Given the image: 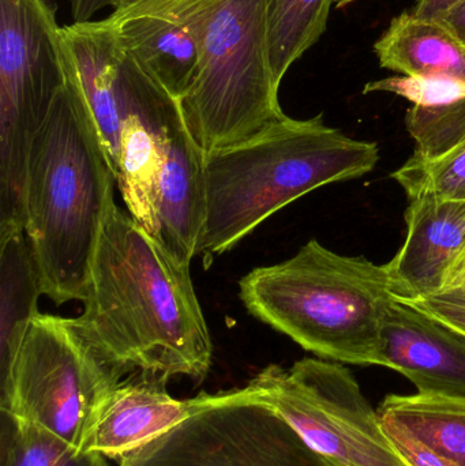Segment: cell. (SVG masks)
<instances>
[{
	"label": "cell",
	"mask_w": 465,
	"mask_h": 466,
	"mask_svg": "<svg viewBox=\"0 0 465 466\" xmlns=\"http://www.w3.org/2000/svg\"><path fill=\"white\" fill-rule=\"evenodd\" d=\"M79 333L120 375H182L201 382L213 344L182 265L127 209L112 202L90 265Z\"/></svg>",
	"instance_id": "1"
},
{
	"label": "cell",
	"mask_w": 465,
	"mask_h": 466,
	"mask_svg": "<svg viewBox=\"0 0 465 466\" xmlns=\"http://www.w3.org/2000/svg\"><path fill=\"white\" fill-rule=\"evenodd\" d=\"M30 147L24 229L43 295L84 300L90 265L116 186L86 98L68 63Z\"/></svg>",
	"instance_id": "2"
},
{
	"label": "cell",
	"mask_w": 465,
	"mask_h": 466,
	"mask_svg": "<svg viewBox=\"0 0 465 466\" xmlns=\"http://www.w3.org/2000/svg\"><path fill=\"white\" fill-rule=\"evenodd\" d=\"M374 142L313 119L281 117L254 136L205 156V212L197 255L231 251L270 216L330 183L376 168Z\"/></svg>",
	"instance_id": "3"
},
{
	"label": "cell",
	"mask_w": 465,
	"mask_h": 466,
	"mask_svg": "<svg viewBox=\"0 0 465 466\" xmlns=\"http://www.w3.org/2000/svg\"><path fill=\"white\" fill-rule=\"evenodd\" d=\"M248 311L319 359L382 367V326L395 295L387 266L308 241L239 282Z\"/></svg>",
	"instance_id": "4"
},
{
	"label": "cell",
	"mask_w": 465,
	"mask_h": 466,
	"mask_svg": "<svg viewBox=\"0 0 465 466\" xmlns=\"http://www.w3.org/2000/svg\"><path fill=\"white\" fill-rule=\"evenodd\" d=\"M268 40V0H223L210 19L198 70L179 98L186 127L205 156L286 116Z\"/></svg>",
	"instance_id": "5"
},
{
	"label": "cell",
	"mask_w": 465,
	"mask_h": 466,
	"mask_svg": "<svg viewBox=\"0 0 465 466\" xmlns=\"http://www.w3.org/2000/svg\"><path fill=\"white\" fill-rule=\"evenodd\" d=\"M60 29L48 0H0V231L24 229L30 147L66 82Z\"/></svg>",
	"instance_id": "6"
},
{
	"label": "cell",
	"mask_w": 465,
	"mask_h": 466,
	"mask_svg": "<svg viewBox=\"0 0 465 466\" xmlns=\"http://www.w3.org/2000/svg\"><path fill=\"white\" fill-rule=\"evenodd\" d=\"M120 380L74 319L38 312L2 375L3 413L82 451L98 408Z\"/></svg>",
	"instance_id": "7"
},
{
	"label": "cell",
	"mask_w": 465,
	"mask_h": 466,
	"mask_svg": "<svg viewBox=\"0 0 465 466\" xmlns=\"http://www.w3.org/2000/svg\"><path fill=\"white\" fill-rule=\"evenodd\" d=\"M328 466H404L354 374L325 359L270 364L248 382Z\"/></svg>",
	"instance_id": "8"
},
{
	"label": "cell",
	"mask_w": 465,
	"mask_h": 466,
	"mask_svg": "<svg viewBox=\"0 0 465 466\" xmlns=\"http://www.w3.org/2000/svg\"><path fill=\"white\" fill-rule=\"evenodd\" d=\"M119 466L328 465L248 385L229 401L126 454Z\"/></svg>",
	"instance_id": "9"
},
{
	"label": "cell",
	"mask_w": 465,
	"mask_h": 466,
	"mask_svg": "<svg viewBox=\"0 0 465 466\" xmlns=\"http://www.w3.org/2000/svg\"><path fill=\"white\" fill-rule=\"evenodd\" d=\"M223 0H116L108 16L120 48L179 100L198 70L205 35Z\"/></svg>",
	"instance_id": "10"
},
{
	"label": "cell",
	"mask_w": 465,
	"mask_h": 466,
	"mask_svg": "<svg viewBox=\"0 0 465 466\" xmlns=\"http://www.w3.org/2000/svg\"><path fill=\"white\" fill-rule=\"evenodd\" d=\"M122 81L123 122L115 180L127 212L155 236L158 175L169 123L180 111L179 100L123 49Z\"/></svg>",
	"instance_id": "11"
},
{
	"label": "cell",
	"mask_w": 465,
	"mask_h": 466,
	"mask_svg": "<svg viewBox=\"0 0 465 466\" xmlns=\"http://www.w3.org/2000/svg\"><path fill=\"white\" fill-rule=\"evenodd\" d=\"M166 378L145 372H134L133 377L120 380L98 408L81 451L122 459L235 396V390H229L177 400L166 390Z\"/></svg>",
	"instance_id": "12"
},
{
	"label": "cell",
	"mask_w": 465,
	"mask_h": 466,
	"mask_svg": "<svg viewBox=\"0 0 465 466\" xmlns=\"http://www.w3.org/2000/svg\"><path fill=\"white\" fill-rule=\"evenodd\" d=\"M403 247L387 263L398 300L412 301L439 290L465 255V201L422 196L409 199Z\"/></svg>",
	"instance_id": "13"
},
{
	"label": "cell",
	"mask_w": 465,
	"mask_h": 466,
	"mask_svg": "<svg viewBox=\"0 0 465 466\" xmlns=\"http://www.w3.org/2000/svg\"><path fill=\"white\" fill-rule=\"evenodd\" d=\"M381 356L418 393L465 397V336L398 299L382 326Z\"/></svg>",
	"instance_id": "14"
},
{
	"label": "cell",
	"mask_w": 465,
	"mask_h": 466,
	"mask_svg": "<svg viewBox=\"0 0 465 466\" xmlns=\"http://www.w3.org/2000/svg\"><path fill=\"white\" fill-rule=\"evenodd\" d=\"M205 155L186 127L182 111L169 123L156 191L155 238L182 265L197 255L205 212Z\"/></svg>",
	"instance_id": "15"
},
{
	"label": "cell",
	"mask_w": 465,
	"mask_h": 466,
	"mask_svg": "<svg viewBox=\"0 0 465 466\" xmlns=\"http://www.w3.org/2000/svg\"><path fill=\"white\" fill-rule=\"evenodd\" d=\"M379 66L407 76L465 82V46L440 21L403 13L374 44Z\"/></svg>",
	"instance_id": "16"
},
{
	"label": "cell",
	"mask_w": 465,
	"mask_h": 466,
	"mask_svg": "<svg viewBox=\"0 0 465 466\" xmlns=\"http://www.w3.org/2000/svg\"><path fill=\"white\" fill-rule=\"evenodd\" d=\"M43 295L25 229L0 231V367L10 366Z\"/></svg>",
	"instance_id": "17"
},
{
	"label": "cell",
	"mask_w": 465,
	"mask_h": 466,
	"mask_svg": "<svg viewBox=\"0 0 465 466\" xmlns=\"http://www.w3.org/2000/svg\"><path fill=\"white\" fill-rule=\"evenodd\" d=\"M399 427L458 466H465V397L448 394H389L379 408Z\"/></svg>",
	"instance_id": "18"
},
{
	"label": "cell",
	"mask_w": 465,
	"mask_h": 466,
	"mask_svg": "<svg viewBox=\"0 0 465 466\" xmlns=\"http://www.w3.org/2000/svg\"><path fill=\"white\" fill-rule=\"evenodd\" d=\"M333 0H268L270 65L281 85L287 71L324 35Z\"/></svg>",
	"instance_id": "19"
},
{
	"label": "cell",
	"mask_w": 465,
	"mask_h": 466,
	"mask_svg": "<svg viewBox=\"0 0 465 466\" xmlns=\"http://www.w3.org/2000/svg\"><path fill=\"white\" fill-rule=\"evenodd\" d=\"M8 419L2 466H109L101 453L81 451L35 424Z\"/></svg>",
	"instance_id": "20"
},
{
	"label": "cell",
	"mask_w": 465,
	"mask_h": 466,
	"mask_svg": "<svg viewBox=\"0 0 465 466\" xmlns=\"http://www.w3.org/2000/svg\"><path fill=\"white\" fill-rule=\"evenodd\" d=\"M392 177L404 188L409 199L433 196L465 201V139L434 160L412 156L393 172Z\"/></svg>",
	"instance_id": "21"
},
{
	"label": "cell",
	"mask_w": 465,
	"mask_h": 466,
	"mask_svg": "<svg viewBox=\"0 0 465 466\" xmlns=\"http://www.w3.org/2000/svg\"><path fill=\"white\" fill-rule=\"evenodd\" d=\"M406 125L417 142L414 156L441 157L465 139V98L445 106H414L407 112Z\"/></svg>",
	"instance_id": "22"
},
{
	"label": "cell",
	"mask_w": 465,
	"mask_h": 466,
	"mask_svg": "<svg viewBox=\"0 0 465 466\" xmlns=\"http://www.w3.org/2000/svg\"><path fill=\"white\" fill-rule=\"evenodd\" d=\"M393 93L420 106H445L465 98V82L425 76H389L369 82L363 93Z\"/></svg>",
	"instance_id": "23"
},
{
	"label": "cell",
	"mask_w": 465,
	"mask_h": 466,
	"mask_svg": "<svg viewBox=\"0 0 465 466\" xmlns=\"http://www.w3.org/2000/svg\"><path fill=\"white\" fill-rule=\"evenodd\" d=\"M404 303L420 309L465 336V255L439 290L425 298Z\"/></svg>",
	"instance_id": "24"
},
{
	"label": "cell",
	"mask_w": 465,
	"mask_h": 466,
	"mask_svg": "<svg viewBox=\"0 0 465 466\" xmlns=\"http://www.w3.org/2000/svg\"><path fill=\"white\" fill-rule=\"evenodd\" d=\"M382 429L393 453L404 466H458L393 424L382 420Z\"/></svg>",
	"instance_id": "25"
},
{
	"label": "cell",
	"mask_w": 465,
	"mask_h": 466,
	"mask_svg": "<svg viewBox=\"0 0 465 466\" xmlns=\"http://www.w3.org/2000/svg\"><path fill=\"white\" fill-rule=\"evenodd\" d=\"M460 0H420L412 13L420 18L440 21Z\"/></svg>",
	"instance_id": "26"
},
{
	"label": "cell",
	"mask_w": 465,
	"mask_h": 466,
	"mask_svg": "<svg viewBox=\"0 0 465 466\" xmlns=\"http://www.w3.org/2000/svg\"><path fill=\"white\" fill-rule=\"evenodd\" d=\"M74 22H89L97 11L114 5V0H70Z\"/></svg>",
	"instance_id": "27"
},
{
	"label": "cell",
	"mask_w": 465,
	"mask_h": 466,
	"mask_svg": "<svg viewBox=\"0 0 465 466\" xmlns=\"http://www.w3.org/2000/svg\"><path fill=\"white\" fill-rule=\"evenodd\" d=\"M444 26H447L453 35L458 37L460 43L465 46V0H460L458 5H453L441 19Z\"/></svg>",
	"instance_id": "28"
},
{
	"label": "cell",
	"mask_w": 465,
	"mask_h": 466,
	"mask_svg": "<svg viewBox=\"0 0 465 466\" xmlns=\"http://www.w3.org/2000/svg\"><path fill=\"white\" fill-rule=\"evenodd\" d=\"M360 0H335L336 8H346Z\"/></svg>",
	"instance_id": "29"
},
{
	"label": "cell",
	"mask_w": 465,
	"mask_h": 466,
	"mask_svg": "<svg viewBox=\"0 0 465 466\" xmlns=\"http://www.w3.org/2000/svg\"><path fill=\"white\" fill-rule=\"evenodd\" d=\"M115 2H116V0H114V5H115Z\"/></svg>",
	"instance_id": "30"
}]
</instances>
